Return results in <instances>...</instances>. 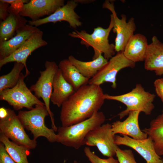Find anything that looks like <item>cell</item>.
<instances>
[{"label": "cell", "instance_id": "cell-12", "mask_svg": "<svg viewBox=\"0 0 163 163\" xmlns=\"http://www.w3.org/2000/svg\"><path fill=\"white\" fill-rule=\"evenodd\" d=\"M43 32L40 30L34 33L31 36L21 47L9 56L0 60V69L7 63L20 62L23 64L25 68V76L30 73L26 65L28 57L34 50L47 45V42L43 38Z\"/></svg>", "mask_w": 163, "mask_h": 163}, {"label": "cell", "instance_id": "cell-30", "mask_svg": "<svg viewBox=\"0 0 163 163\" xmlns=\"http://www.w3.org/2000/svg\"><path fill=\"white\" fill-rule=\"evenodd\" d=\"M0 163H16L6 151L5 145L0 143Z\"/></svg>", "mask_w": 163, "mask_h": 163}, {"label": "cell", "instance_id": "cell-11", "mask_svg": "<svg viewBox=\"0 0 163 163\" xmlns=\"http://www.w3.org/2000/svg\"><path fill=\"white\" fill-rule=\"evenodd\" d=\"M102 7L109 10L113 16L114 25L112 30L116 33L114 44L115 51L117 53L123 51L126 45L136 30L134 19L131 18L127 22L126 16L123 14L121 15V18H119L117 16L113 3L111 1H105Z\"/></svg>", "mask_w": 163, "mask_h": 163}, {"label": "cell", "instance_id": "cell-5", "mask_svg": "<svg viewBox=\"0 0 163 163\" xmlns=\"http://www.w3.org/2000/svg\"><path fill=\"white\" fill-rule=\"evenodd\" d=\"M17 115L24 129L33 135V139L43 136L50 142H56L57 134L45 124V118L49 114L45 105H36L28 111L19 110Z\"/></svg>", "mask_w": 163, "mask_h": 163}, {"label": "cell", "instance_id": "cell-36", "mask_svg": "<svg viewBox=\"0 0 163 163\" xmlns=\"http://www.w3.org/2000/svg\"><path fill=\"white\" fill-rule=\"evenodd\" d=\"M162 160H163V159H162Z\"/></svg>", "mask_w": 163, "mask_h": 163}, {"label": "cell", "instance_id": "cell-8", "mask_svg": "<svg viewBox=\"0 0 163 163\" xmlns=\"http://www.w3.org/2000/svg\"><path fill=\"white\" fill-rule=\"evenodd\" d=\"M0 132L16 144L30 150L37 146V141L29 138L18 115L10 109H8L7 115L0 119Z\"/></svg>", "mask_w": 163, "mask_h": 163}, {"label": "cell", "instance_id": "cell-27", "mask_svg": "<svg viewBox=\"0 0 163 163\" xmlns=\"http://www.w3.org/2000/svg\"><path fill=\"white\" fill-rule=\"evenodd\" d=\"M116 155L119 163H137L132 150L130 149L122 150L118 147Z\"/></svg>", "mask_w": 163, "mask_h": 163}, {"label": "cell", "instance_id": "cell-21", "mask_svg": "<svg viewBox=\"0 0 163 163\" xmlns=\"http://www.w3.org/2000/svg\"><path fill=\"white\" fill-rule=\"evenodd\" d=\"M53 87L50 101L58 107H61L75 91L73 87L64 79L59 68L54 78Z\"/></svg>", "mask_w": 163, "mask_h": 163}, {"label": "cell", "instance_id": "cell-19", "mask_svg": "<svg viewBox=\"0 0 163 163\" xmlns=\"http://www.w3.org/2000/svg\"><path fill=\"white\" fill-rule=\"evenodd\" d=\"M148 45L145 35L140 33L133 34L125 47L124 55L135 63L144 61Z\"/></svg>", "mask_w": 163, "mask_h": 163}, {"label": "cell", "instance_id": "cell-34", "mask_svg": "<svg viewBox=\"0 0 163 163\" xmlns=\"http://www.w3.org/2000/svg\"><path fill=\"white\" fill-rule=\"evenodd\" d=\"M73 163H77V162L76 161H74Z\"/></svg>", "mask_w": 163, "mask_h": 163}, {"label": "cell", "instance_id": "cell-4", "mask_svg": "<svg viewBox=\"0 0 163 163\" xmlns=\"http://www.w3.org/2000/svg\"><path fill=\"white\" fill-rule=\"evenodd\" d=\"M155 96L146 91L140 84H137L130 91L118 95L112 96L104 94L105 99L120 102L126 106V109L120 113V119L128 115L132 111L138 110L146 115H150L154 108L153 102Z\"/></svg>", "mask_w": 163, "mask_h": 163}, {"label": "cell", "instance_id": "cell-24", "mask_svg": "<svg viewBox=\"0 0 163 163\" xmlns=\"http://www.w3.org/2000/svg\"><path fill=\"white\" fill-rule=\"evenodd\" d=\"M142 130L152 140L157 154L163 156V109L161 113L151 121L149 126Z\"/></svg>", "mask_w": 163, "mask_h": 163}, {"label": "cell", "instance_id": "cell-9", "mask_svg": "<svg viewBox=\"0 0 163 163\" xmlns=\"http://www.w3.org/2000/svg\"><path fill=\"white\" fill-rule=\"evenodd\" d=\"M136 63L129 60L120 52L111 58L107 63L96 75L90 79L88 84L100 85L105 82L112 83V87H117L116 76L119 71L126 68H133Z\"/></svg>", "mask_w": 163, "mask_h": 163}, {"label": "cell", "instance_id": "cell-10", "mask_svg": "<svg viewBox=\"0 0 163 163\" xmlns=\"http://www.w3.org/2000/svg\"><path fill=\"white\" fill-rule=\"evenodd\" d=\"M115 136L112 130V125L102 124L90 131L84 141V145L96 146L104 156L108 157L116 155L118 147L115 142Z\"/></svg>", "mask_w": 163, "mask_h": 163}, {"label": "cell", "instance_id": "cell-31", "mask_svg": "<svg viewBox=\"0 0 163 163\" xmlns=\"http://www.w3.org/2000/svg\"><path fill=\"white\" fill-rule=\"evenodd\" d=\"M154 84L157 94L163 102V78L156 79Z\"/></svg>", "mask_w": 163, "mask_h": 163}, {"label": "cell", "instance_id": "cell-6", "mask_svg": "<svg viewBox=\"0 0 163 163\" xmlns=\"http://www.w3.org/2000/svg\"><path fill=\"white\" fill-rule=\"evenodd\" d=\"M26 77L21 73L19 80L14 87L0 92V100L6 101L16 110L24 108L30 110L34 105H45L44 102L37 98L27 87L24 82Z\"/></svg>", "mask_w": 163, "mask_h": 163}, {"label": "cell", "instance_id": "cell-2", "mask_svg": "<svg viewBox=\"0 0 163 163\" xmlns=\"http://www.w3.org/2000/svg\"><path fill=\"white\" fill-rule=\"evenodd\" d=\"M105 119L103 113L98 111L91 117L79 123L67 127L60 126L58 128L56 142L78 149L84 145L88 134L102 125Z\"/></svg>", "mask_w": 163, "mask_h": 163}, {"label": "cell", "instance_id": "cell-35", "mask_svg": "<svg viewBox=\"0 0 163 163\" xmlns=\"http://www.w3.org/2000/svg\"><path fill=\"white\" fill-rule=\"evenodd\" d=\"M66 162V160H64V161H63V163H65Z\"/></svg>", "mask_w": 163, "mask_h": 163}, {"label": "cell", "instance_id": "cell-16", "mask_svg": "<svg viewBox=\"0 0 163 163\" xmlns=\"http://www.w3.org/2000/svg\"><path fill=\"white\" fill-rule=\"evenodd\" d=\"M140 112L138 110L131 111L124 120H117L112 123V130L113 134L126 135L136 140L147 139L148 135L140 129L139 126L138 119Z\"/></svg>", "mask_w": 163, "mask_h": 163}, {"label": "cell", "instance_id": "cell-18", "mask_svg": "<svg viewBox=\"0 0 163 163\" xmlns=\"http://www.w3.org/2000/svg\"><path fill=\"white\" fill-rule=\"evenodd\" d=\"M144 68L157 75H163V43L154 36L148 45L144 60Z\"/></svg>", "mask_w": 163, "mask_h": 163}, {"label": "cell", "instance_id": "cell-17", "mask_svg": "<svg viewBox=\"0 0 163 163\" xmlns=\"http://www.w3.org/2000/svg\"><path fill=\"white\" fill-rule=\"evenodd\" d=\"M40 30L37 27L27 24L19 29L13 37L0 43V60L11 54L24 44L34 33Z\"/></svg>", "mask_w": 163, "mask_h": 163}, {"label": "cell", "instance_id": "cell-28", "mask_svg": "<svg viewBox=\"0 0 163 163\" xmlns=\"http://www.w3.org/2000/svg\"><path fill=\"white\" fill-rule=\"evenodd\" d=\"M84 151L85 155L91 163H119L118 160L115 159L113 157H109L107 159L100 158L88 147H85Z\"/></svg>", "mask_w": 163, "mask_h": 163}, {"label": "cell", "instance_id": "cell-20", "mask_svg": "<svg viewBox=\"0 0 163 163\" xmlns=\"http://www.w3.org/2000/svg\"><path fill=\"white\" fill-rule=\"evenodd\" d=\"M9 14L6 18L0 22V43L8 40L16 34L19 28L27 24L28 21L14 11L10 6L8 8Z\"/></svg>", "mask_w": 163, "mask_h": 163}, {"label": "cell", "instance_id": "cell-13", "mask_svg": "<svg viewBox=\"0 0 163 163\" xmlns=\"http://www.w3.org/2000/svg\"><path fill=\"white\" fill-rule=\"evenodd\" d=\"M78 5V3L75 0L68 1L66 4L58 8L52 14L35 21H29V24L37 27L49 23H55L64 21L68 22L71 27L76 29L82 26V24L79 20L80 17L75 11Z\"/></svg>", "mask_w": 163, "mask_h": 163}, {"label": "cell", "instance_id": "cell-33", "mask_svg": "<svg viewBox=\"0 0 163 163\" xmlns=\"http://www.w3.org/2000/svg\"><path fill=\"white\" fill-rule=\"evenodd\" d=\"M8 114V109L4 107L0 108V119L5 117Z\"/></svg>", "mask_w": 163, "mask_h": 163}, {"label": "cell", "instance_id": "cell-15", "mask_svg": "<svg viewBox=\"0 0 163 163\" xmlns=\"http://www.w3.org/2000/svg\"><path fill=\"white\" fill-rule=\"evenodd\" d=\"M64 0H30L25 4L20 13L22 17H28L35 21L45 15L49 16L65 5Z\"/></svg>", "mask_w": 163, "mask_h": 163}, {"label": "cell", "instance_id": "cell-23", "mask_svg": "<svg viewBox=\"0 0 163 163\" xmlns=\"http://www.w3.org/2000/svg\"><path fill=\"white\" fill-rule=\"evenodd\" d=\"M58 66L64 79L73 87L75 91L88 84L90 79L82 75L68 59L61 60Z\"/></svg>", "mask_w": 163, "mask_h": 163}, {"label": "cell", "instance_id": "cell-14", "mask_svg": "<svg viewBox=\"0 0 163 163\" xmlns=\"http://www.w3.org/2000/svg\"><path fill=\"white\" fill-rule=\"evenodd\" d=\"M115 142L117 145H126L135 150L146 163H163L162 159L156 153L153 142L150 137L143 140H136L125 135L122 137L117 135Z\"/></svg>", "mask_w": 163, "mask_h": 163}, {"label": "cell", "instance_id": "cell-32", "mask_svg": "<svg viewBox=\"0 0 163 163\" xmlns=\"http://www.w3.org/2000/svg\"><path fill=\"white\" fill-rule=\"evenodd\" d=\"M9 5V3L3 0H0V19L2 21L5 20L8 15V8Z\"/></svg>", "mask_w": 163, "mask_h": 163}, {"label": "cell", "instance_id": "cell-25", "mask_svg": "<svg viewBox=\"0 0 163 163\" xmlns=\"http://www.w3.org/2000/svg\"><path fill=\"white\" fill-rule=\"evenodd\" d=\"M0 141L4 145L8 153L16 163H29L27 157L30 154V149L11 141L2 133L0 134Z\"/></svg>", "mask_w": 163, "mask_h": 163}, {"label": "cell", "instance_id": "cell-3", "mask_svg": "<svg viewBox=\"0 0 163 163\" xmlns=\"http://www.w3.org/2000/svg\"><path fill=\"white\" fill-rule=\"evenodd\" d=\"M110 16V22L107 28L98 27L94 28L93 32L91 34L85 30L81 31L75 30L69 34L71 37L80 39L81 44L87 48L91 47L93 48L94 54L93 60L103 53L104 57L108 60L115 54V45L110 43L108 40L109 34L114 25L113 15L111 14Z\"/></svg>", "mask_w": 163, "mask_h": 163}, {"label": "cell", "instance_id": "cell-22", "mask_svg": "<svg viewBox=\"0 0 163 163\" xmlns=\"http://www.w3.org/2000/svg\"><path fill=\"white\" fill-rule=\"evenodd\" d=\"M68 59L82 75L89 79L94 77L108 62L101 54L97 59L90 61H81L72 55L68 57Z\"/></svg>", "mask_w": 163, "mask_h": 163}, {"label": "cell", "instance_id": "cell-7", "mask_svg": "<svg viewBox=\"0 0 163 163\" xmlns=\"http://www.w3.org/2000/svg\"><path fill=\"white\" fill-rule=\"evenodd\" d=\"M45 69L40 71V76L36 83L31 85L30 89L34 92L38 99L41 98L49 112L52 123V128L57 131L53 117V114L50 108V101L53 91V82L54 76L57 72L58 66L53 61H46L45 64Z\"/></svg>", "mask_w": 163, "mask_h": 163}, {"label": "cell", "instance_id": "cell-26", "mask_svg": "<svg viewBox=\"0 0 163 163\" xmlns=\"http://www.w3.org/2000/svg\"><path fill=\"white\" fill-rule=\"evenodd\" d=\"M25 66L20 62H15L11 71L0 77V92L14 87L19 80L21 72Z\"/></svg>", "mask_w": 163, "mask_h": 163}, {"label": "cell", "instance_id": "cell-29", "mask_svg": "<svg viewBox=\"0 0 163 163\" xmlns=\"http://www.w3.org/2000/svg\"><path fill=\"white\" fill-rule=\"evenodd\" d=\"M10 5L9 6L11 9L16 13H20L23 10L25 4L28 3L30 0H3Z\"/></svg>", "mask_w": 163, "mask_h": 163}, {"label": "cell", "instance_id": "cell-1", "mask_svg": "<svg viewBox=\"0 0 163 163\" xmlns=\"http://www.w3.org/2000/svg\"><path fill=\"white\" fill-rule=\"evenodd\" d=\"M104 94L99 85L88 84L80 87L61 106L62 126H69L91 117L103 105Z\"/></svg>", "mask_w": 163, "mask_h": 163}]
</instances>
